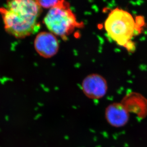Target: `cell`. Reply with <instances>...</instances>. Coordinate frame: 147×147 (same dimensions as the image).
I'll use <instances>...</instances> for the list:
<instances>
[{
    "label": "cell",
    "instance_id": "obj_3",
    "mask_svg": "<svg viewBox=\"0 0 147 147\" xmlns=\"http://www.w3.org/2000/svg\"><path fill=\"white\" fill-rule=\"evenodd\" d=\"M62 1L58 5L49 9L43 19L46 27L56 36L65 37L79 26L72 11Z\"/></svg>",
    "mask_w": 147,
    "mask_h": 147
},
{
    "label": "cell",
    "instance_id": "obj_1",
    "mask_svg": "<svg viewBox=\"0 0 147 147\" xmlns=\"http://www.w3.org/2000/svg\"><path fill=\"white\" fill-rule=\"evenodd\" d=\"M41 7L37 1L13 0L8 1L0 8L5 29L17 38H24L39 29L38 20Z\"/></svg>",
    "mask_w": 147,
    "mask_h": 147
},
{
    "label": "cell",
    "instance_id": "obj_4",
    "mask_svg": "<svg viewBox=\"0 0 147 147\" xmlns=\"http://www.w3.org/2000/svg\"><path fill=\"white\" fill-rule=\"evenodd\" d=\"M83 92L88 98L98 100L107 93L108 84L105 79L101 75L93 74L88 75L82 82Z\"/></svg>",
    "mask_w": 147,
    "mask_h": 147
},
{
    "label": "cell",
    "instance_id": "obj_8",
    "mask_svg": "<svg viewBox=\"0 0 147 147\" xmlns=\"http://www.w3.org/2000/svg\"><path fill=\"white\" fill-rule=\"evenodd\" d=\"M41 8L51 9L61 3L62 1H37Z\"/></svg>",
    "mask_w": 147,
    "mask_h": 147
},
{
    "label": "cell",
    "instance_id": "obj_7",
    "mask_svg": "<svg viewBox=\"0 0 147 147\" xmlns=\"http://www.w3.org/2000/svg\"><path fill=\"white\" fill-rule=\"evenodd\" d=\"M121 103L129 113H134L140 118H144L147 115V100L140 93H129Z\"/></svg>",
    "mask_w": 147,
    "mask_h": 147
},
{
    "label": "cell",
    "instance_id": "obj_2",
    "mask_svg": "<svg viewBox=\"0 0 147 147\" xmlns=\"http://www.w3.org/2000/svg\"><path fill=\"white\" fill-rule=\"evenodd\" d=\"M107 34L121 46H125L131 42L137 30V24L133 16L121 9L112 10L104 23Z\"/></svg>",
    "mask_w": 147,
    "mask_h": 147
},
{
    "label": "cell",
    "instance_id": "obj_5",
    "mask_svg": "<svg viewBox=\"0 0 147 147\" xmlns=\"http://www.w3.org/2000/svg\"><path fill=\"white\" fill-rule=\"evenodd\" d=\"M34 47L40 56L49 58L57 54L59 49V43L56 35L53 33L42 32L35 37Z\"/></svg>",
    "mask_w": 147,
    "mask_h": 147
},
{
    "label": "cell",
    "instance_id": "obj_6",
    "mask_svg": "<svg viewBox=\"0 0 147 147\" xmlns=\"http://www.w3.org/2000/svg\"><path fill=\"white\" fill-rule=\"evenodd\" d=\"M105 115L109 124L116 128L125 126L129 120V113L121 103L109 105L106 109Z\"/></svg>",
    "mask_w": 147,
    "mask_h": 147
}]
</instances>
